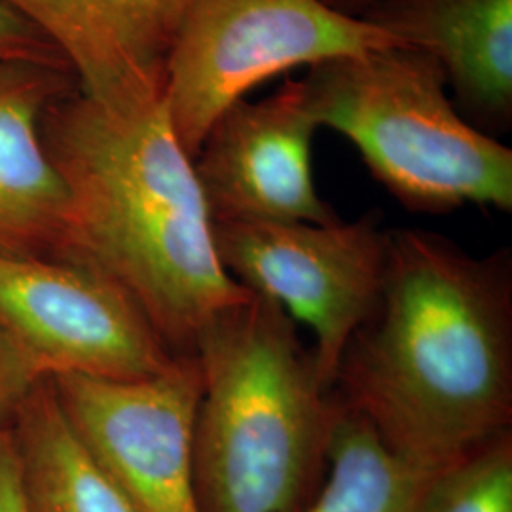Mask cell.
<instances>
[{
  "instance_id": "cell-1",
  "label": "cell",
  "mask_w": 512,
  "mask_h": 512,
  "mask_svg": "<svg viewBox=\"0 0 512 512\" xmlns=\"http://www.w3.org/2000/svg\"><path fill=\"white\" fill-rule=\"evenodd\" d=\"M332 389L393 452L429 467L512 431L511 249L473 256L391 228L382 293Z\"/></svg>"
},
{
  "instance_id": "cell-2",
  "label": "cell",
  "mask_w": 512,
  "mask_h": 512,
  "mask_svg": "<svg viewBox=\"0 0 512 512\" xmlns=\"http://www.w3.org/2000/svg\"><path fill=\"white\" fill-rule=\"evenodd\" d=\"M40 135L67 198L57 256L116 279L175 355H194L205 325L253 293L220 264L164 99L114 109L76 90L48 107Z\"/></svg>"
},
{
  "instance_id": "cell-3",
  "label": "cell",
  "mask_w": 512,
  "mask_h": 512,
  "mask_svg": "<svg viewBox=\"0 0 512 512\" xmlns=\"http://www.w3.org/2000/svg\"><path fill=\"white\" fill-rule=\"evenodd\" d=\"M194 355L203 378L194 429L198 511H304L329 471L338 397L293 317L251 294L205 325Z\"/></svg>"
},
{
  "instance_id": "cell-4",
  "label": "cell",
  "mask_w": 512,
  "mask_h": 512,
  "mask_svg": "<svg viewBox=\"0 0 512 512\" xmlns=\"http://www.w3.org/2000/svg\"><path fill=\"white\" fill-rule=\"evenodd\" d=\"M300 84L317 126L346 137L410 211L444 215L471 203L511 213V148L459 114L431 55L397 46L338 57Z\"/></svg>"
},
{
  "instance_id": "cell-5",
  "label": "cell",
  "mask_w": 512,
  "mask_h": 512,
  "mask_svg": "<svg viewBox=\"0 0 512 512\" xmlns=\"http://www.w3.org/2000/svg\"><path fill=\"white\" fill-rule=\"evenodd\" d=\"M403 46L323 0H192L167 61L164 103L190 160L255 86L300 65Z\"/></svg>"
},
{
  "instance_id": "cell-6",
  "label": "cell",
  "mask_w": 512,
  "mask_h": 512,
  "mask_svg": "<svg viewBox=\"0 0 512 512\" xmlns=\"http://www.w3.org/2000/svg\"><path fill=\"white\" fill-rule=\"evenodd\" d=\"M222 268L249 293L279 304L310 325L323 380L334 387L349 338L374 310L389 230L376 213L355 222L213 224Z\"/></svg>"
},
{
  "instance_id": "cell-7",
  "label": "cell",
  "mask_w": 512,
  "mask_h": 512,
  "mask_svg": "<svg viewBox=\"0 0 512 512\" xmlns=\"http://www.w3.org/2000/svg\"><path fill=\"white\" fill-rule=\"evenodd\" d=\"M0 329L46 378L143 380L177 357L116 279L67 256L0 255Z\"/></svg>"
},
{
  "instance_id": "cell-8",
  "label": "cell",
  "mask_w": 512,
  "mask_h": 512,
  "mask_svg": "<svg viewBox=\"0 0 512 512\" xmlns=\"http://www.w3.org/2000/svg\"><path fill=\"white\" fill-rule=\"evenodd\" d=\"M50 382L74 435L135 512H200L194 429L203 378L196 355H177L143 380L65 374Z\"/></svg>"
},
{
  "instance_id": "cell-9",
  "label": "cell",
  "mask_w": 512,
  "mask_h": 512,
  "mask_svg": "<svg viewBox=\"0 0 512 512\" xmlns=\"http://www.w3.org/2000/svg\"><path fill=\"white\" fill-rule=\"evenodd\" d=\"M317 129L300 80L220 114L194 158L211 222H338L313 181Z\"/></svg>"
},
{
  "instance_id": "cell-10",
  "label": "cell",
  "mask_w": 512,
  "mask_h": 512,
  "mask_svg": "<svg viewBox=\"0 0 512 512\" xmlns=\"http://www.w3.org/2000/svg\"><path fill=\"white\" fill-rule=\"evenodd\" d=\"M46 38L78 92L114 109L164 99L167 61L192 0H2Z\"/></svg>"
},
{
  "instance_id": "cell-11",
  "label": "cell",
  "mask_w": 512,
  "mask_h": 512,
  "mask_svg": "<svg viewBox=\"0 0 512 512\" xmlns=\"http://www.w3.org/2000/svg\"><path fill=\"white\" fill-rule=\"evenodd\" d=\"M431 55L475 128L512 122V0H376L359 16Z\"/></svg>"
},
{
  "instance_id": "cell-12",
  "label": "cell",
  "mask_w": 512,
  "mask_h": 512,
  "mask_svg": "<svg viewBox=\"0 0 512 512\" xmlns=\"http://www.w3.org/2000/svg\"><path fill=\"white\" fill-rule=\"evenodd\" d=\"M69 71L0 63V255H59L67 198L42 145V116L71 90Z\"/></svg>"
},
{
  "instance_id": "cell-13",
  "label": "cell",
  "mask_w": 512,
  "mask_h": 512,
  "mask_svg": "<svg viewBox=\"0 0 512 512\" xmlns=\"http://www.w3.org/2000/svg\"><path fill=\"white\" fill-rule=\"evenodd\" d=\"M459 463L429 467L399 456L361 414L338 397L330 431L329 471L321 490L302 512H439L448 480Z\"/></svg>"
},
{
  "instance_id": "cell-14",
  "label": "cell",
  "mask_w": 512,
  "mask_h": 512,
  "mask_svg": "<svg viewBox=\"0 0 512 512\" xmlns=\"http://www.w3.org/2000/svg\"><path fill=\"white\" fill-rule=\"evenodd\" d=\"M12 439L31 511L135 512L74 435L50 378L19 406Z\"/></svg>"
},
{
  "instance_id": "cell-15",
  "label": "cell",
  "mask_w": 512,
  "mask_h": 512,
  "mask_svg": "<svg viewBox=\"0 0 512 512\" xmlns=\"http://www.w3.org/2000/svg\"><path fill=\"white\" fill-rule=\"evenodd\" d=\"M439 512H512V431L459 463Z\"/></svg>"
},
{
  "instance_id": "cell-16",
  "label": "cell",
  "mask_w": 512,
  "mask_h": 512,
  "mask_svg": "<svg viewBox=\"0 0 512 512\" xmlns=\"http://www.w3.org/2000/svg\"><path fill=\"white\" fill-rule=\"evenodd\" d=\"M42 380L37 365L0 329V433L12 427L19 406Z\"/></svg>"
},
{
  "instance_id": "cell-17",
  "label": "cell",
  "mask_w": 512,
  "mask_h": 512,
  "mask_svg": "<svg viewBox=\"0 0 512 512\" xmlns=\"http://www.w3.org/2000/svg\"><path fill=\"white\" fill-rule=\"evenodd\" d=\"M0 63H37L71 73L63 57L37 29L0 0Z\"/></svg>"
},
{
  "instance_id": "cell-18",
  "label": "cell",
  "mask_w": 512,
  "mask_h": 512,
  "mask_svg": "<svg viewBox=\"0 0 512 512\" xmlns=\"http://www.w3.org/2000/svg\"><path fill=\"white\" fill-rule=\"evenodd\" d=\"M0 512H33L23 490L12 427L0 433Z\"/></svg>"
},
{
  "instance_id": "cell-19",
  "label": "cell",
  "mask_w": 512,
  "mask_h": 512,
  "mask_svg": "<svg viewBox=\"0 0 512 512\" xmlns=\"http://www.w3.org/2000/svg\"><path fill=\"white\" fill-rule=\"evenodd\" d=\"M325 4H329L330 8L342 12V14H363L370 4H374L376 0H323Z\"/></svg>"
}]
</instances>
